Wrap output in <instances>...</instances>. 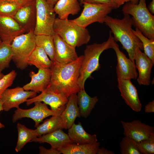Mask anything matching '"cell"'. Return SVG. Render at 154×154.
Listing matches in <instances>:
<instances>
[{"label":"cell","mask_w":154,"mask_h":154,"mask_svg":"<svg viewBox=\"0 0 154 154\" xmlns=\"http://www.w3.org/2000/svg\"><path fill=\"white\" fill-rule=\"evenodd\" d=\"M83 55L75 60L65 64L53 62L50 68L51 74L48 86L55 92L63 94L68 98L77 94L80 89L78 81Z\"/></svg>","instance_id":"1"},{"label":"cell","mask_w":154,"mask_h":154,"mask_svg":"<svg viewBox=\"0 0 154 154\" xmlns=\"http://www.w3.org/2000/svg\"><path fill=\"white\" fill-rule=\"evenodd\" d=\"M121 19L114 18L107 15L104 23L110 29L115 41H119L127 52L129 59L135 62L136 49L139 48L143 50L142 44L133 32V21L130 15L124 14Z\"/></svg>","instance_id":"2"},{"label":"cell","mask_w":154,"mask_h":154,"mask_svg":"<svg viewBox=\"0 0 154 154\" xmlns=\"http://www.w3.org/2000/svg\"><path fill=\"white\" fill-rule=\"evenodd\" d=\"M108 39L101 43H94L87 45L84 51L83 59L80 68L78 83L80 89L84 88L85 82L94 72L100 67L99 58L105 50L112 48L115 40L111 31Z\"/></svg>","instance_id":"3"},{"label":"cell","mask_w":154,"mask_h":154,"mask_svg":"<svg viewBox=\"0 0 154 154\" xmlns=\"http://www.w3.org/2000/svg\"><path fill=\"white\" fill-rule=\"evenodd\" d=\"M122 11L124 15L132 16L133 25L144 36L154 40V16L147 7L145 0H139L137 3L127 2Z\"/></svg>","instance_id":"4"},{"label":"cell","mask_w":154,"mask_h":154,"mask_svg":"<svg viewBox=\"0 0 154 154\" xmlns=\"http://www.w3.org/2000/svg\"><path fill=\"white\" fill-rule=\"evenodd\" d=\"M54 30L55 34L75 48L88 44L91 38L86 28L80 26L68 19H62L56 17Z\"/></svg>","instance_id":"5"},{"label":"cell","mask_w":154,"mask_h":154,"mask_svg":"<svg viewBox=\"0 0 154 154\" xmlns=\"http://www.w3.org/2000/svg\"><path fill=\"white\" fill-rule=\"evenodd\" d=\"M35 36L34 31H31L16 37L12 41V60L17 68L23 70L28 66V60L36 46Z\"/></svg>","instance_id":"6"},{"label":"cell","mask_w":154,"mask_h":154,"mask_svg":"<svg viewBox=\"0 0 154 154\" xmlns=\"http://www.w3.org/2000/svg\"><path fill=\"white\" fill-rule=\"evenodd\" d=\"M36 24L34 30L35 35L53 36L55 34L54 25L56 18L54 7L45 0H35Z\"/></svg>","instance_id":"7"},{"label":"cell","mask_w":154,"mask_h":154,"mask_svg":"<svg viewBox=\"0 0 154 154\" xmlns=\"http://www.w3.org/2000/svg\"><path fill=\"white\" fill-rule=\"evenodd\" d=\"M82 4H83V9L80 15L71 20L85 28L95 22L104 23L106 17L113 9L109 6L105 4L86 2Z\"/></svg>","instance_id":"8"},{"label":"cell","mask_w":154,"mask_h":154,"mask_svg":"<svg viewBox=\"0 0 154 154\" xmlns=\"http://www.w3.org/2000/svg\"><path fill=\"white\" fill-rule=\"evenodd\" d=\"M34 106L27 109H23L19 107L14 112L12 119L14 123L23 118L27 117L32 119L35 122V127H36L43 119L50 116L60 115L65 109L66 105L59 109L54 110L49 109L46 104L40 102L34 103Z\"/></svg>","instance_id":"9"},{"label":"cell","mask_w":154,"mask_h":154,"mask_svg":"<svg viewBox=\"0 0 154 154\" xmlns=\"http://www.w3.org/2000/svg\"><path fill=\"white\" fill-rule=\"evenodd\" d=\"M37 94L33 91L25 90L23 87L7 88L4 91L0 97L3 110L8 112L12 108H19L21 104L26 102L29 98L35 96Z\"/></svg>","instance_id":"10"},{"label":"cell","mask_w":154,"mask_h":154,"mask_svg":"<svg viewBox=\"0 0 154 154\" xmlns=\"http://www.w3.org/2000/svg\"><path fill=\"white\" fill-rule=\"evenodd\" d=\"M112 48L115 51L117 58L116 73L117 79H136L138 73L135 62L128 58L120 50L119 45L115 40L113 42Z\"/></svg>","instance_id":"11"},{"label":"cell","mask_w":154,"mask_h":154,"mask_svg":"<svg viewBox=\"0 0 154 154\" xmlns=\"http://www.w3.org/2000/svg\"><path fill=\"white\" fill-rule=\"evenodd\" d=\"M123 129V134L136 142H139L148 138L154 133V127L138 120L131 122L121 121Z\"/></svg>","instance_id":"12"},{"label":"cell","mask_w":154,"mask_h":154,"mask_svg":"<svg viewBox=\"0 0 154 154\" xmlns=\"http://www.w3.org/2000/svg\"><path fill=\"white\" fill-rule=\"evenodd\" d=\"M13 18L25 33L34 31L36 24L35 0L22 6L17 12Z\"/></svg>","instance_id":"13"},{"label":"cell","mask_w":154,"mask_h":154,"mask_svg":"<svg viewBox=\"0 0 154 154\" xmlns=\"http://www.w3.org/2000/svg\"><path fill=\"white\" fill-rule=\"evenodd\" d=\"M68 100L63 94L56 93L48 86L40 94L28 99L26 102L27 106L37 102H43L49 105L51 110H56L66 105Z\"/></svg>","instance_id":"14"},{"label":"cell","mask_w":154,"mask_h":154,"mask_svg":"<svg viewBox=\"0 0 154 154\" xmlns=\"http://www.w3.org/2000/svg\"><path fill=\"white\" fill-rule=\"evenodd\" d=\"M53 37L55 51L53 62L60 64H65L78 58L75 48L68 44L56 34H55Z\"/></svg>","instance_id":"15"},{"label":"cell","mask_w":154,"mask_h":154,"mask_svg":"<svg viewBox=\"0 0 154 154\" xmlns=\"http://www.w3.org/2000/svg\"><path fill=\"white\" fill-rule=\"evenodd\" d=\"M117 87L121 96L125 103L133 111L140 112L142 104L138 96L137 90L131 80L117 79Z\"/></svg>","instance_id":"16"},{"label":"cell","mask_w":154,"mask_h":154,"mask_svg":"<svg viewBox=\"0 0 154 154\" xmlns=\"http://www.w3.org/2000/svg\"><path fill=\"white\" fill-rule=\"evenodd\" d=\"M134 61L138 72V83L140 85H149L151 83V69L154 63L138 48L135 51Z\"/></svg>","instance_id":"17"},{"label":"cell","mask_w":154,"mask_h":154,"mask_svg":"<svg viewBox=\"0 0 154 154\" xmlns=\"http://www.w3.org/2000/svg\"><path fill=\"white\" fill-rule=\"evenodd\" d=\"M25 33L13 18L0 15V38L2 41L11 43L16 37Z\"/></svg>","instance_id":"18"},{"label":"cell","mask_w":154,"mask_h":154,"mask_svg":"<svg viewBox=\"0 0 154 154\" xmlns=\"http://www.w3.org/2000/svg\"><path fill=\"white\" fill-rule=\"evenodd\" d=\"M51 74L50 68L39 69L37 73L31 71L29 73L31 78V81L23 87L26 90L32 91L36 93L42 92L49 84Z\"/></svg>","instance_id":"19"},{"label":"cell","mask_w":154,"mask_h":154,"mask_svg":"<svg viewBox=\"0 0 154 154\" xmlns=\"http://www.w3.org/2000/svg\"><path fill=\"white\" fill-rule=\"evenodd\" d=\"M31 142L46 143L50 145L51 148L57 150L65 144L72 142L68 134L61 129L37 137Z\"/></svg>","instance_id":"20"},{"label":"cell","mask_w":154,"mask_h":154,"mask_svg":"<svg viewBox=\"0 0 154 154\" xmlns=\"http://www.w3.org/2000/svg\"><path fill=\"white\" fill-rule=\"evenodd\" d=\"M58 18L67 19L70 15H75L81 10L79 0H58L53 7Z\"/></svg>","instance_id":"21"},{"label":"cell","mask_w":154,"mask_h":154,"mask_svg":"<svg viewBox=\"0 0 154 154\" xmlns=\"http://www.w3.org/2000/svg\"><path fill=\"white\" fill-rule=\"evenodd\" d=\"M100 145L98 141L86 144L71 142L65 144L58 150L63 154H97Z\"/></svg>","instance_id":"22"},{"label":"cell","mask_w":154,"mask_h":154,"mask_svg":"<svg viewBox=\"0 0 154 154\" xmlns=\"http://www.w3.org/2000/svg\"><path fill=\"white\" fill-rule=\"evenodd\" d=\"M68 135L72 142L77 144H86L98 141L96 134L90 135L83 128L80 122L74 123L68 129Z\"/></svg>","instance_id":"23"},{"label":"cell","mask_w":154,"mask_h":154,"mask_svg":"<svg viewBox=\"0 0 154 154\" xmlns=\"http://www.w3.org/2000/svg\"><path fill=\"white\" fill-rule=\"evenodd\" d=\"M77 97V94H73L69 97L65 108L60 115L65 124L66 129L71 127L77 117H80Z\"/></svg>","instance_id":"24"},{"label":"cell","mask_w":154,"mask_h":154,"mask_svg":"<svg viewBox=\"0 0 154 154\" xmlns=\"http://www.w3.org/2000/svg\"><path fill=\"white\" fill-rule=\"evenodd\" d=\"M77 93V103L80 116L86 118L90 114L98 99L96 96H90L84 88L80 89Z\"/></svg>","instance_id":"25"},{"label":"cell","mask_w":154,"mask_h":154,"mask_svg":"<svg viewBox=\"0 0 154 154\" xmlns=\"http://www.w3.org/2000/svg\"><path fill=\"white\" fill-rule=\"evenodd\" d=\"M36 127L37 137L59 129H66L65 124L60 115L52 116Z\"/></svg>","instance_id":"26"},{"label":"cell","mask_w":154,"mask_h":154,"mask_svg":"<svg viewBox=\"0 0 154 154\" xmlns=\"http://www.w3.org/2000/svg\"><path fill=\"white\" fill-rule=\"evenodd\" d=\"M27 63L28 65L34 66L39 69L50 68L52 62L42 48L36 46L29 56Z\"/></svg>","instance_id":"27"},{"label":"cell","mask_w":154,"mask_h":154,"mask_svg":"<svg viewBox=\"0 0 154 154\" xmlns=\"http://www.w3.org/2000/svg\"><path fill=\"white\" fill-rule=\"evenodd\" d=\"M17 127L18 137L15 150L18 152L26 144L37 137L35 129H29L20 123H17Z\"/></svg>","instance_id":"28"},{"label":"cell","mask_w":154,"mask_h":154,"mask_svg":"<svg viewBox=\"0 0 154 154\" xmlns=\"http://www.w3.org/2000/svg\"><path fill=\"white\" fill-rule=\"evenodd\" d=\"M36 46L42 48L53 62L54 56V46L53 36L45 35H36Z\"/></svg>","instance_id":"29"},{"label":"cell","mask_w":154,"mask_h":154,"mask_svg":"<svg viewBox=\"0 0 154 154\" xmlns=\"http://www.w3.org/2000/svg\"><path fill=\"white\" fill-rule=\"evenodd\" d=\"M11 43L2 41L0 44V73L8 68L13 56Z\"/></svg>","instance_id":"30"},{"label":"cell","mask_w":154,"mask_h":154,"mask_svg":"<svg viewBox=\"0 0 154 154\" xmlns=\"http://www.w3.org/2000/svg\"><path fill=\"white\" fill-rule=\"evenodd\" d=\"M132 31L141 41L144 53L154 63V40L146 37L137 28L135 30L132 29Z\"/></svg>","instance_id":"31"},{"label":"cell","mask_w":154,"mask_h":154,"mask_svg":"<svg viewBox=\"0 0 154 154\" xmlns=\"http://www.w3.org/2000/svg\"><path fill=\"white\" fill-rule=\"evenodd\" d=\"M24 5L8 1H0V15L13 18L17 11Z\"/></svg>","instance_id":"32"},{"label":"cell","mask_w":154,"mask_h":154,"mask_svg":"<svg viewBox=\"0 0 154 154\" xmlns=\"http://www.w3.org/2000/svg\"><path fill=\"white\" fill-rule=\"evenodd\" d=\"M121 154H141L136 145V142L128 137L125 136L120 143Z\"/></svg>","instance_id":"33"},{"label":"cell","mask_w":154,"mask_h":154,"mask_svg":"<svg viewBox=\"0 0 154 154\" xmlns=\"http://www.w3.org/2000/svg\"><path fill=\"white\" fill-rule=\"evenodd\" d=\"M136 145L141 154H154V133L147 138L136 142Z\"/></svg>","instance_id":"34"},{"label":"cell","mask_w":154,"mask_h":154,"mask_svg":"<svg viewBox=\"0 0 154 154\" xmlns=\"http://www.w3.org/2000/svg\"><path fill=\"white\" fill-rule=\"evenodd\" d=\"M17 75L15 71L12 70L0 79V98L4 91L12 85Z\"/></svg>","instance_id":"35"},{"label":"cell","mask_w":154,"mask_h":154,"mask_svg":"<svg viewBox=\"0 0 154 154\" xmlns=\"http://www.w3.org/2000/svg\"><path fill=\"white\" fill-rule=\"evenodd\" d=\"M84 2L105 4L109 6L113 9L118 8L113 0H84L82 3Z\"/></svg>","instance_id":"36"},{"label":"cell","mask_w":154,"mask_h":154,"mask_svg":"<svg viewBox=\"0 0 154 154\" xmlns=\"http://www.w3.org/2000/svg\"><path fill=\"white\" fill-rule=\"evenodd\" d=\"M39 154H60L61 153L58 150L51 148L48 149L42 146L39 147Z\"/></svg>","instance_id":"37"},{"label":"cell","mask_w":154,"mask_h":154,"mask_svg":"<svg viewBox=\"0 0 154 154\" xmlns=\"http://www.w3.org/2000/svg\"><path fill=\"white\" fill-rule=\"evenodd\" d=\"M145 112L147 113L154 112V100L149 102L146 105L145 108Z\"/></svg>","instance_id":"38"},{"label":"cell","mask_w":154,"mask_h":154,"mask_svg":"<svg viewBox=\"0 0 154 154\" xmlns=\"http://www.w3.org/2000/svg\"><path fill=\"white\" fill-rule=\"evenodd\" d=\"M115 153L111 150H108L103 147L99 148L97 154H114Z\"/></svg>","instance_id":"39"},{"label":"cell","mask_w":154,"mask_h":154,"mask_svg":"<svg viewBox=\"0 0 154 154\" xmlns=\"http://www.w3.org/2000/svg\"><path fill=\"white\" fill-rule=\"evenodd\" d=\"M114 2L119 7L120 6L124 4L125 3L130 1V0H113Z\"/></svg>","instance_id":"40"},{"label":"cell","mask_w":154,"mask_h":154,"mask_svg":"<svg viewBox=\"0 0 154 154\" xmlns=\"http://www.w3.org/2000/svg\"><path fill=\"white\" fill-rule=\"evenodd\" d=\"M33 0H0V1H7L21 3L25 4Z\"/></svg>","instance_id":"41"},{"label":"cell","mask_w":154,"mask_h":154,"mask_svg":"<svg viewBox=\"0 0 154 154\" xmlns=\"http://www.w3.org/2000/svg\"><path fill=\"white\" fill-rule=\"evenodd\" d=\"M148 10L152 14L154 13V0H152L149 5L148 8Z\"/></svg>","instance_id":"42"},{"label":"cell","mask_w":154,"mask_h":154,"mask_svg":"<svg viewBox=\"0 0 154 154\" xmlns=\"http://www.w3.org/2000/svg\"><path fill=\"white\" fill-rule=\"evenodd\" d=\"M49 4L54 7L58 0H45Z\"/></svg>","instance_id":"43"},{"label":"cell","mask_w":154,"mask_h":154,"mask_svg":"<svg viewBox=\"0 0 154 154\" xmlns=\"http://www.w3.org/2000/svg\"><path fill=\"white\" fill-rule=\"evenodd\" d=\"M3 110L2 108V101L0 98V112L2 111ZM5 127L4 125L0 121V129L4 128Z\"/></svg>","instance_id":"44"},{"label":"cell","mask_w":154,"mask_h":154,"mask_svg":"<svg viewBox=\"0 0 154 154\" xmlns=\"http://www.w3.org/2000/svg\"><path fill=\"white\" fill-rule=\"evenodd\" d=\"M139 0H130V1L135 3H137Z\"/></svg>","instance_id":"45"},{"label":"cell","mask_w":154,"mask_h":154,"mask_svg":"<svg viewBox=\"0 0 154 154\" xmlns=\"http://www.w3.org/2000/svg\"><path fill=\"white\" fill-rule=\"evenodd\" d=\"M3 74L1 72L0 73V79H1L4 76Z\"/></svg>","instance_id":"46"},{"label":"cell","mask_w":154,"mask_h":154,"mask_svg":"<svg viewBox=\"0 0 154 154\" xmlns=\"http://www.w3.org/2000/svg\"><path fill=\"white\" fill-rule=\"evenodd\" d=\"M79 0L80 1V3L82 4L84 1V0Z\"/></svg>","instance_id":"47"},{"label":"cell","mask_w":154,"mask_h":154,"mask_svg":"<svg viewBox=\"0 0 154 154\" xmlns=\"http://www.w3.org/2000/svg\"><path fill=\"white\" fill-rule=\"evenodd\" d=\"M2 42V40L1 39V38H0V44L1 42Z\"/></svg>","instance_id":"48"},{"label":"cell","mask_w":154,"mask_h":154,"mask_svg":"<svg viewBox=\"0 0 154 154\" xmlns=\"http://www.w3.org/2000/svg\"></svg>","instance_id":"49"}]
</instances>
